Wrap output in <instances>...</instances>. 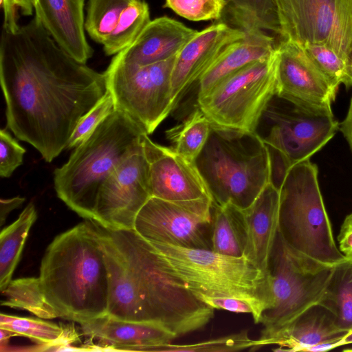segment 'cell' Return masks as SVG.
<instances>
[{"label": "cell", "instance_id": "cell-1", "mask_svg": "<svg viewBox=\"0 0 352 352\" xmlns=\"http://www.w3.org/2000/svg\"><path fill=\"white\" fill-rule=\"evenodd\" d=\"M0 82L8 128L47 162L108 91L104 73L71 56L36 16L16 32L2 28Z\"/></svg>", "mask_w": 352, "mask_h": 352}, {"label": "cell", "instance_id": "cell-2", "mask_svg": "<svg viewBox=\"0 0 352 352\" xmlns=\"http://www.w3.org/2000/svg\"><path fill=\"white\" fill-rule=\"evenodd\" d=\"M96 224L108 270V316L155 323L177 338L202 329L213 318L214 309L196 297L133 229Z\"/></svg>", "mask_w": 352, "mask_h": 352}, {"label": "cell", "instance_id": "cell-3", "mask_svg": "<svg viewBox=\"0 0 352 352\" xmlns=\"http://www.w3.org/2000/svg\"><path fill=\"white\" fill-rule=\"evenodd\" d=\"M38 277L60 318L80 324L107 315L108 270L96 223H80L54 238Z\"/></svg>", "mask_w": 352, "mask_h": 352}, {"label": "cell", "instance_id": "cell-4", "mask_svg": "<svg viewBox=\"0 0 352 352\" xmlns=\"http://www.w3.org/2000/svg\"><path fill=\"white\" fill-rule=\"evenodd\" d=\"M143 129L114 110L54 171L57 196L80 217L93 221L100 187L118 166L142 144Z\"/></svg>", "mask_w": 352, "mask_h": 352}, {"label": "cell", "instance_id": "cell-5", "mask_svg": "<svg viewBox=\"0 0 352 352\" xmlns=\"http://www.w3.org/2000/svg\"><path fill=\"white\" fill-rule=\"evenodd\" d=\"M194 163L217 206L244 210L271 181L268 148L254 132L212 125Z\"/></svg>", "mask_w": 352, "mask_h": 352}, {"label": "cell", "instance_id": "cell-6", "mask_svg": "<svg viewBox=\"0 0 352 352\" xmlns=\"http://www.w3.org/2000/svg\"><path fill=\"white\" fill-rule=\"evenodd\" d=\"M150 244L199 300L204 297H230L246 300L255 308L260 320L263 313L270 307L268 273L245 256L235 257L212 250Z\"/></svg>", "mask_w": 352, "mask_h": 352}, {"label": "cell", "instance_id": "cell-7", "mask_svg": "<svg viewBox=\"0 0 352 352\" xmlns=\"http://www.w3.org/2000/svg\"><path fill=\"white\" fill-rule=\"evenodd\" d=\"M309 160L292 166L279 188L278 231L293 250L334 265L345 256L337 248L318 179Z\"/></svg>", "mask_w": 352, "mask_h": 352}, {"label": "cell", "instance_id": "cell-8", "mask_svg": "<svg viewBox=\"0 0 352 352\" xmlns=\"http://www.w3.org/2000/svg\"><path fill=\"white\" fill-rule=\"evenodd\" d=\"M333 267L293 250L278 232L268 265L271 305L260 320L263 329L256 349L261 342L319 302Z\"/></svg>", "mask_w": 352, "mask_h": 352}, {"label": "cell", "instance_id": "cell-9", "mask_svg": "<svg viewBox=\"0 0 352 352\" xmlns=\"http://www.w3.org/2000/svg\"><path fill=\"white\" fill-rule=\"evenodd\" d=\"M338 126L333 113L311 111L276 94L254 133L289 170L319 151L335 135Z\"/></svg>", "mask_w": 352, "mask_h": 352}, {"label": "cell", "instance_id": "cell-10", "mask_svg": "<svg viewBox=\"0 0 352 352\" xmlns=\"http://www.w3.org/2000/svg\"><path fill=\"white\" fill-rule=\"evenodd\" d=\"M277 45L273 54L230 76L197 107L214 126L254 132L267 104L278 91Z\"/></svg>", "mask_w": 352, "mask_h": 352}, {"label": "cell", "instance_id": "cell-11", "mask_svg": "<svg viewBox=\"0 0 352 352\" xmlns=\"http://www.w3.org/2000/svg\"><path fill=\"white\" fill-rule=\"evenodd\" d=\"M175 57L146 65L124 63L113 57L104 72L114 109L126 114L148 135L176 105L171 88Z\"/></svg>", "mask_w": 352, "mask_h": 352}, {"label": "cell", "instance_id": "cell-12", "mask_svg": "<svg viewBox=\"0 0 352 352\" xmlns=\"http://www.w3.org/2000/svg\"><path fill=\"white\" fill-rule=\"evenodd\" d=\"M282 40L327 46L352 62V0H275Z\"/></svg>", "mask_w": 352, "mask_h": 352}, {"label": "cell", "instance_id": "cell-13", "mask_svg": "<svg viewBox=\"0 0 352 352\" xmlns=\"http://www.w3.org/2000/svg\"><path fill=\"white\" fill-rule=\"evenodd\" d=\"M151 195L204 217H212V198L195 163L172 147L142 140Z\"/></svg>", "mask_w": 352, "mask_h": 352}, {"label": "cell", "instance_id": "cell-14", "mask_svg": "<svg viewBox=\"0 0 352 352\" xmlns=\"http://www.w3.org/2000/svg\"><path fill=\"white\" fill-rule=\"evenodd\" d=\"M151 197L148 166L142 144L100 187L93 221L108 230H132L137 214Z\"/></svg>", "mask_w": 352, "mask_h": 352}, {"label": "cell", "instance_id": "cell-15", "mask_svg": "<svg viewBox=\"0 0 352 352\" xmlns=\"http://www.w3.org/2000/svg\"><path fill=\"white\" fill-rule=\"evenodd\" d=\"M133 230L150 243L211 250L212 217L151 197L136 216Z\"/></svg>", "mask_w": 352, "mask_h": 352}, {"label": "cell", "instance_id": "cell-16", "mask_svg": "<svg viewBox=\"0 0 352 352\" xmlns=\"http://www.w3.org/2000/svg\"><path fill=\"white\" fill-rule=\"evenodd\" d=\"M277 52L276 94L311 111L331 113L338 88L317 68L303 47L282 40Z\"/></svg>", "mask_w": 352, "mask_h": 352}, {"label": "cell", "instance_id": "cell-17", "mask_svg": "<svg viewBox=\"0 0 352 352\" xmlns=\"http://www.w3.org/2000/svg\"><path fill=\"white\" fill-rule=\"evenodd\" d=\"M245 36L244 32L221 21L197 32L175 57L171 75L175 103L185 91L198 82L226 47Z\"/></svg>", "mask_w": 352, "mask_h": 352}, {"label": "cell", "instance_id": "cell-18", "mask_svg": "<svg viewBox=\"0 0 352 352\" xmlns=\"http://www.w3.org/2000/svg\"><path fill=\"white\" fill-rule=\"evenodd\" d=\"M83 334L92 341L85 351H154L177 337L162 326L118 319L108 315L80 324Z\"/></svg>", "mask_w": 352, "mask_h": 352}, {"label": "cell", "instance_id": "cell-19", "mask_svg": "<svg viewBox=\"0 0 352 352\" xmlns=\"http://www.w3.org/2000/svg\"><path fill=\"white\" fill-rule=\"evenodd\" d=\"M85 0H34L35 16L54 40L77 61L86 64L93 50L85 34Z\"/></svg>", "mask_w": 352, "mask_h": 352}, {"label": "cell", "instance_id": "cell-20", "mask_svg": "<svg viewBox=\"0 0 352 352\" xmlns=\"http://www.w3.org/2000/svg\"><path fill=\"white\" fill-rule=\"evenodd\" d=\"M279 204V189L270 182L254 202L243 210L246 234L243 256L267 274L278 232Z\"/></svg>", "mask_w": 352, "mask_h": 352}, {"label": "cell", "instance_id": "cell-21", "mask_svg": "<svg viewBox=\"0 0 352 352\" xmlns=\"http://www.w3.org/2000/svg\"><path fill=\"white\" fill-rule=\"evenodd\" d=\"M198 31L168 17L151 20L135 41L113 57L124 63L146 65L176 56Z\"/></svg>", "mask_w": 352, "mask_h": 352}, {"label": "cell", "instance_id": "cell-22", "mask_svg": "<svg viewBox=\"0 0 352 352\" xmlns=\"http://www.w3.org/2000/svg\"><path fill=\"white\" fill-rule=\"evenodd\" d=\"M346 333L338 327L332 314L317 303L261 342L259 347L273 344L278 346L274 351L307 352L322 342L334 341L338 344Z\"/></svg>", "mask_w": 352, "mask_h": 352}, {"label": "cell", "instance_id": "cell-23", "mask_svg": "<svg viewBox=\"0 0 352 352\" xmlns=\"http://www.w3.org/2000/svg\"><path fill=\"white\" fill-rule=\"evenodd\" d=\"M276 45L274 38L267 33H246L245 37L226 47L202 74L197 82V98L249 65L270 57Z\"/></svg>", "mask_w": 352, "mask_h": 352}, {"label": "cell", "instance_id": "cell-24", "mask_svg": "<svg viewBox=\"0 0 352 352\" xmlns=\"http://www.w3.org/2000/svg\"><path fill=\"white\" fill-rule=\"evenodd\" d=\"M221 22L245 33L274 32L281 29L275 0H223Z\"/></svg>", "mask_w": 352, "mask_h": 352}, {"label": "cell", "instance_id": "cell-25", "mask_svg": "<svg viewBox=\"0 0 352 352\" xmlns=\"http://www.w3.org/2000/svg\"><path fill=\"white\" fill-rule=\"evenodd\" d=\"M318 304L333 316L342 331H352V257H344L333 265L323 294Z\"/></svg>", "mask_w": 352, "mask_h": 352}, {"label": "cell", "instance_id": "cell-26", "mask_svg": "<svg viewBox=\"0 0 352 352\" xmlns=\"http://www.w3.org/2000/svg\"><path fill=\"white\" fill-rule=\"evenodd\" d=\"M246 234L243 210L232 204H212L211 250L221 254L244 255Z\"/></svg>", "mask_w": 352, "mask_h": 352}, {"label": "cell", "instance_id": "cell-27", "mask_svg": "<svg viewBox=\"0 0 352 352\" xmlns=\"http://www.w3.org/2000/svg\"><path fill=\"white\" fill-rule=\"evenodd\" d=\"M0 328L28 338L38 344L45 346V351H56L73 343L78 333L72 327H63L41 319L1 314Z\"/></svg>", "mask_w": 352, "mask_h": 352}, {"label": "cell", "instance_id": "cell-28", "mask_svg": "<svg viewBox=\"0 0 352 352\" xmlns=\"http://www.w3.org/2000/svg\"><path fill=\"white\" fill-rule=\"evenodd\" d=\"M37 218L33 203H29L10 225L0 234V290L12 280L30 230Z\"/></svg>", "mask_w": 352, "mask_h": 352}, {"label": "cell", "instance_id": "cell-29", "mask_svg": "<svg viewBox=\"0 0 352 352\" xmlns=\"http://www.w3.org/2000/svg\"><path fill=\"white\" fill-rule=\"evenodd\" d=\"M1 292L5 300L1 305L27 310L40 318H60L48 302L39 277H25L12 280Z\"/></svg>", "mask_w": 352, "mask_h": 352}, {"label": "cell", "instance_id": "cell-30", "mask_svg": "<svg viewBox=\"0 0 352 352\" xmlns=\"http://www.w3.org/2000/svg\"><path fill=\"white\" fill-rule=\"evenodd\" d=\"M211 128L210 121L197 107L184 121L166 131L165 134L177 153L194 162L204 148Z\"/></svg>", "mask_w": 352, "mask_h": 352}, {"label": "cell", "instance_id": "cell-31", "mask_svg": "<svg viewBox=\"0 0 352 352\" xmlns=\"http://www.w3.org/2000/svg\"><path fill=\"white\" fill-rule=\"evenodd\" d=\"M151 21L147 3L144 0H132L103 43L104 53L107 56L116 55L130 46Z\"/></svg>", "mask_w": 352, "mask_h": 352}, {"label": "cell", "instance_id": "cell-32", "mask_svg": "<svg viewBox=\"0 0 352 352\" xmlns=\"http://www.w3.org/2000/svg\"><path fill=\"white\" fill-rule=\"evenodd\" d=\"M131 1L89 0L85 29L91 39L103 45Z\"/></svg>", "mask_w": 352, "mask_h": 352}, {"label": "cell", "instance_id": "cell-33", "mask_svg": "<svg viewBox=\"0 0 352 352\" xmlns=\"http://www.w3.org/2000/svg\"><path fill=\"white\" fill-rule=\"evenodd\" d=\"M306 54L337 88L340 84L352 86V62L340 56L331 48L321 45H307L302 47Z\"/></svg>", "mask_w": 352, "mask_h": 352}, {"label": "cell", "instance_id": "cell-34", "mask_svg": "<svg viewBox=\"0 0 352 352\" xmlns=\"http://www.w3.org/2000/svg\"><path fill=\"white\" fill-rule=\"evenodd\" d=\"M257 340L251 339L248 331L234 334L188 344H166L155 349L154 351H188V352H228L246 349H256Z\"/></svg>", "mask_w": 352, "mask_h": 352}, {"label": "cell", "instance_id": "cell-35", "mask_svg": "<svg viewBox=\"0 0 352 352\" xmlns=\"http://www.w3.org/2000/svg\"><path fill=\"white\" fill-rule=\"evenodd\" d=\"M114 110L109 91L105 96L78 121L69 140L67 148H76L87 139L100 124Z\"/></svg>", "mask_w": 352, "mask_h": 352}, {"label": "cell", "instance_id": "cell-36", "mask_svg": "<svg viewBox=\"0 0 352 352\" xmlns=\"http://www.w3.org/2000/svg\"><path fill=\"white\" fill-rule=\"evenodd\" d=\"M164 7L190 21L220 19L223 4L219 0H165Z\"/></svg>", "mask_w": 352, "mask_h": 352}, {"label": "cell", "instance_id": "cell-37", "mask_svg": "<svg viewBox=\"0 0 352 352\" xmlns=\"http://www.w3.org/2000/svg\"><path fill=\"white\" fill-rule=\"evenodd\" d=\"M25 149L14 139L6 129L0 131V175L10 177L23 164Z\"/></svg>", "mask_w": 352, "mask_h": 352}, {"label": "cell", "instance_id": "cell-38", "mask_svg": "<svg viewBox=\"0 0 352 352\" xmlns=\"http://www.w3.org/2000/svg\"><path fill=\"white\" fill-rule=\"evenodd\" d=\"M201 300L214 309L226 310L237 314H250L255 323L260 322L256 310L246 300L230 297H204Z\"/></svg>", "mask_w": 352, "mask_h": 352}, {"label": "cell", "instance_id": "cell-39", "mask_svg": "<svg viewBox=\"0 0 352 352\" xmlns=\"http://www.w3.org/2000/svg\"><path fill=\"white\" fill-rule=\"evenodd\" d=\"M3 10L4 21L3 28L11 32H16L19 26L17 22V8H19L25 16L32 14L34 0H1Z\"/></svg>", "mask_w": 352, "mask_h": 352}, {"label": "cell", "instance_id": "cell-40", "mask_svg": "<svg viewBox=\"0 0 352 352\" xmlns=\"http://www.w3.org/2000/svg\"><path fill=\"white\" fill-rule=\"evenodd\" d=\"M340 251L346 257H352V212L348 214L338 236Z\"/></svg>", "mask_w": 352, "mask_h": 352}, {"label": "cell", "instance_id": "cell-41", "mask_svg": "<svg viewBox=\"0 0 352 352\" xmlns=\"http://www.w3.org/2000/svg\"><path fill=\"white\" fill-rule=\"evenodd\" d=\"M25 199L19 196L10 199H1L0 200V221L3 225L8 214L14 209L19 207Z\"/></svg>", "mask_w": 352, "mask_h": 352}, {"label": "cell", "instance_id": "cell-42", "mask_svg": "<svg viewBox=\"0 0 352 352\" xmlns=\"http://www.w3.org/2000/svg\"><path fill=\"white\" fill-rule=\"evenodd\" d=\"M340 130L346 140L352 151V98L347 114L344 120L340 123Z\"/></svg>", "mask_w": 352, "mask_h": 352}, {"label": "cell", "instance_id": "cell-43", "mask_svg": "<svg viewBox=\"0 0 352 352\" xmlns=\"http://www.w3.org/2000/svg\"><path fill=\"white\" fill-rule=\"evenodd\" d=\"M352 344V331L348 332L339 342H338V347Z\"/></svg>", "mask_w": 352, "mask_h": 352}, {"label": "cell", "instance_id": "cell-44", "mask_svg": "<svg viewBox=\"0 0 352 352\" xmlns=\"http://www.w3.org/2000/svg\"><path fill=\"white\" fill-rule=\"evenodd\" d=\"M344 351H349V352H352V349H344Z\"/></svg>", "mask_w": 352, "mask_h": 352}, {"label": "cell", "instance_id": "cell-45", "mask_svg": "<svg viewBox=\"0 0 352 352\" xmlns=\"http://www.w3.org/2000/svg\"><path fill=\"white\" fill-rule=\"evenodd\" d=\"M224 6V2H223V0H219Z\"/></svg>", "mask_w": 352, "mask_h": 352}]
</instances>
